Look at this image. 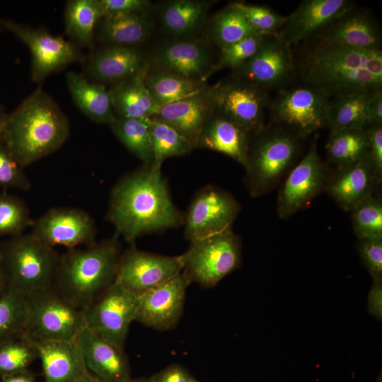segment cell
I'll return each mask as SVG.
<instances>
[{"instance_id":"57","label":"cell","mask_w":382,"mask_h":382,"mask_svg":"<svg viewBox=\"0 0 382 382\" xmlns=\"http://www.w3.org/2000/svg\"><path fill=\"white\" fill-rule=\"evenodd\" d=\"M375 382H382L381 374H380L376 378Z\"/></svg>"},{"instance_id":"11","label":"cell","mask_w":382,"mask_h":382,"mask_svg":"<svg viewBox=\"0 0 382 382\" xmlns=\"http://www.w3.org/2000/svg\"><path fill=\"white\" fill-rule=\"evenodd\" d=\"M234 71L236 79L267 92L288 86L297 72L291 47L277 33L265 35L257 52Z\"/></svg>"},{"instance_id":"28","label":"cell","mask_w":382,"mask_h":382,"mask_svg":"<svg viewBox=\"0 0 382 382\" xmlns=\"http://www.w3.org/2000/svg\"><path fill=\"white\" fill-rule=\"evenodd\" d=\"M149 69L146 64L135 76L115 83L109 90L113 110L117 117L144 119L153 117L159 110L145 83Z\"/></svg>"},{"instance_id":"18","label":"cell","mask_w":382,"mask_h":382,"mask_svg":"<svg viewBox=\"0 0 382 382\" xmlns=\"http://www.w3.org/2000/svg\"><path fill=\"white\" fill-rule=\"evenodd\" d=\"M354 7L350 0H305L285 16L279 37L290 47L317 36Z\"/></svg>"},{"instance_id":"21","label":"cell","mask_w":382,"mask_h":382,"mask_svg":"<svg viewBox=\"0 0 382 382\" xmlns=\"http://www.w3.org/2000/svg\"><path fill=\"white\" fill-rule=\"evenodd\" d=\"M76 342L86 370L100 382H120L130 377L128 357L123 349L86 327Z\"/></svg>"},{"instance_id":"54","label":"cell","mask_w":382,"mask_h":382,"mask_svg":"<svg viewBox=\"0 0 382 382\" xmlns=\"http://www.w3.org/2000/svg\"><path fill=\"white\" fill-rule=\"evenodd\" d=\"M75 382H100L96 378H95L92 374L87 371L81 377H80Z\"/></svg>"},{"instance_id":"25","label":"cell","mask_w":382,"mask_h":382,"mask_svg":"<svg viewBox=\"0 0 382 382\" xmlns=\"http://www.w3.org/2000/svg\"><path fill=\"white\" fill-rule=\"evenodd\" d=\"M32 341L45 382H75L88 371L76 340Z\"/></svg>"},{"instance_id":"17","label":"cell","mask_w":382,"mask_h":382,"mask_svg":"<svg viewBox=\"0 0 382 382\" xmlns=\"http://www.w3.org/2000/svg\"><path fill=\"white\" fill-rule=\"evenodd\" d=\"M269 104L267 91L238 79L215 86V112L248 134H257L264 128V112Z\"/></svg>"},{"instance_id":"58","label":"cell","mask_w":382,"mask_h":382,"mask_svg":"<svg viewBox=\"0 0 382 382\" xmlns=\"http://www.w3.org/2000/svg\"><path fill=\"white\" fill-rule=\"evenodd\" d=\"M191 382H198V381L195 379V380H194V381H192Z\"/></svg>"},{"instance_id":"34","label":"cell","mask_w":382,"mask_h":382,"mask_svg":"<svg viewBox=\"0 0 382 382\" xmlns=\"http://www.w3.org/2000/svg\"><path fill=\"white\" fill-rule=\"evenodd\" d=\"M208 2L195 0H173L161 8L160 17L166 30L178 39L196 30L206 15Z\"/></svg>"},{"instance_id":"24","label":"cell","mask_w":382,"mask_h":382,"mask_svg":"<svg viewBox=\"0 0 382 382\" xmlns=\"http://www.w3.org/2000/svg\"><path fill=\"white\" fill-rule=\"evenodd\" d=\"M315 37L354 48L381 51V34L377 21L368 11L355 7Z\"/></svg>"},{"instance_id":"22","label":"cell","mask_w":382,"mask_h":382,"mask_svg":"<svg viewBox=\"0 0 382 382\" xmlns=\"http://www.w3.org/2000/svg\"><path fill=\"white\" fill-rule=\"evenodd\" d=\"M155 61L157 69L204 81L215 66L207 45L196 38H180L166 44Z\"/></svg>"},{"instance_id":"53","label":"cell","mask_w":382,"mask_h":382,"mask_svg":"<svg viewBox=\"0 0 382 382\" xmlns=\"http://www.w3.org/2000/svg\"><path fill=\"white\" fill-rule=\"evenodd\" d=\"M0 241V296L6 291L8 283L3 265Z\"/></svg>"},{"instance_id":"29","label":"cell","mask_w":382,"mask_h":382,"mask_svg":"<svg viewBox=\"0 0 382 382\" xmlns=\"http://www.w3.org/2000/svg\"><path fill=\"white\" fill-rule=\"evenodd\" d=\"M66 81L75 105L89 119L108 125L114 121L116 115L104 85L91 83L83 74L72 71L66 73Z\"/></svg>"},{"instance_id":"55","label":"cell","mask_w":382,"mask_h":382,"mask_svg":"<svg viewBox=\"0 0 382 382\" xmlns=\"http://www.w3.org/2000/svg\"><path fill=\"white\" fill-rule=\"evenodd\" d=\"M6 115L7 114H5L0 109V141L1 142H2V137H3L4 128H5V125H6Z\"/></svg>"},{"instance_id":"6","label":"cell","mask_w":382,"mask_h":382,"mask_svg":"<svg viewBox=\"0 0 382 382\" xmlns=\"http://www.w3.org/2000/svg\"><path fill=\"white\" fill-rule=\"evenodd\" d=\"M249 149L244 176L245 185L253 197L272 190L292 164L299 149V137L288 129L278 126L264 128Z\"/></svg>"},{"instance_id":"2","label":"cell","mask_w":382,"mask_h":382,"mask_svg":"<svg viewBox=\"0 0 382 382\" xmlns=\"http://www.w3.org/2000/svg\"><path fill=\"white\" fill-rule=\"evenodd\" d=\"M107 218L115 233L132 244L145 233L177 228L184 223V214L173 204L161 171L145 166L115 185Z\"/></svg>"},{"instance_id":"52","label":"cell","mask_w":382,"mask_h":382,"mask_svg":"<svg viewBox=\"0 0 382 382\" xmlns=\"http://www.w3.org/2000/svg\"><path fill=\"white\" fill-rule=\"evenodd\" d=\"M1 382H37L35 375L28 369L9 376L1 378Z\"/></svg>"},{"instance_id":"48","label":"cell","mask_w":382,"mask_h":382,"mask_svg":"<svg viewBox=\"0 0 382 382\" xmlns=\"http://www.w3.org/2000/svg\"><path fill=\"white\" fill-rule=\"evenodd\" d=\"M103 16L142 11L150 1L147 0H99Z\"/></svg>"},{"instance_id":"45","label":"cell","mask_w":382,"mask_h":382,"mask_svg":"<svg viewBox=\"0 0 382 382\" xmlns=\"http://www.w3.org/2000/svg\"><path fill=\"white\" fill-rule=\"evenodd\" d=\"M30 182L23 168L10 154L2 143H0V187H14L27 190Z\"/></svg>"},{"instance_id":"27","label":"cell","mask_w":382,"mask_h":382,"mask_svg":"<svg viewBox=\"0 0 382 382\" xmlns=\"http://www.w3.org/2000/svg\"><path fill=\"white\" fill-rule=\"evenodd\" d=\"M141 52L127 46L112 45L93 54L86 64L91 78L117 83L135 76L146 64Z\"/></svg>"},{"instance_id":"41","label":"cell","mask_w":382,"mask_h":382,"mask_svg":"<svg viewBox=\"0 0 382 382\" xmlns=\"http://www.w3.org/2000/svg\"><path fill=\"white\" fill-rule=\"evenodd\" d=\"M350 212L357 240L382 238V201L380 198L371 195Z\"/></svg>"},{"instance_id":"38","label":"cell","mask_w":382,"mask_h":382,"mask_svg":"<svg viewBox=\"0 0 382 382\" xmlns=\"http://www.w3.org/2000/svg\"><path fill=\"white\" fill-rule=\"evenodd\" d=\"M255 34L260 33L250 26L243 14L233 4L220 11L213 18L209 27V37L220 49Z\"/></svg>"},{"instance_id":"46","label":"cell","mask_w":382,"mask_h":382,"mask_svg":"<svg viewBox=\"0 0 382 382\" xmlns=\"http://www.w3.org/2000/svg\"><path fill=\"white\" fill-rule=\"evenodd\" d=\"M357 250L371 277H382V238L359 239Z\"/></svg>"},{"instance_id":"3","label":"cell","mask_w":382,"mask_h":382,"mask_svg":"<svg viewBox=\"0 0 382 382\" xmlns=\"http://www.w3.org/2000/svg\"><path fill=\"white\" fill-rule=\"evenodd\" d=\"M69 134L67 117L39 87L7 114L2 144L23 168L58 150Z\"/></svg>"},{"instance_id":"59","label":"cell","mask_w":382,"mask_h":382,"mask_svg":"<svg viewBox=\"0 0 382 382\" xmlns=\"http://www.w3.org/2000/svg\"><path fill=\"white\" fill-rule=\"evenodd\" d=\"M0 30H1V25H0Z\"/></svg>"},{"instance_id":"47","label":"cell","mask_w":382,"mask_h":382,"mask_svg":"<svg viewBox=\"0 0 382 382\" xmlns=\"http://www.w3.org/2000/svg\"><path fill=\"white\" fill-rule=\"evenodd\" d=\"M366 130L368 156L380 182L382 177V124L369 125Z\"/></svg>"},{"instance_id":"60","label":"cell","mask_w":382,"mask_h":382,"mask_svg":"<svg viewBox=\"0 0 382 382\" xmlns=\"http://www.w3.org/2000/svg\"><path fill=\"white\" fill-rule=\"evenodd\" d=\"M0 143H2V142L0 141Z\"/></svg>"},{"instance_id":"43","label":"cell","mask_w":382,"mask_h":382,"mask_svg":"<svg viewBox=\"0 0 382 382\" xmlns=\"http://www.w3.org/2000/svg\"><path fill=\"white\" fill-rule=\"evenodd\" d=\"M233 4L243 14L250 26L260 34H275L284 23L285 16L266 6L241 2Z\"/></svg>"},{"instance_id":"42","label":"cell","mask_w":382,"mask_h":382,"mask_svg":"<svg viewBox=\"0 0 382 382\" xmlns=\"http://www.w3.org/2000/svg\"><path fill=\"white\" fill-rule=\"evenodd\" d=\"M33 221L21 199L6 192L0 193V238L23 234Z\"/></svg>"},{"instance_id":"20","label":"cell","mask_w":382,"mask_h":382,"mask_svg":"<svg viewBox=\"0 0 382 382\" xmlns=\"http://www.w3.org/2000/svg\"><path fill=\"white\" fill-rule=\"evenodd\" d=\"M214 111L215 87H205L190 96L161 107L151 118L173 128L195 148Z\"/></svg>"},{"instance_id":"23","label":"cell","mask_w":382,"mask_h":382,"mask_svg":"<svg viewBox=\"0 0 382 382\" xmlns=\"http://www.w3.org/2000/svg\"><path fill=\"white\" fill-rule=\"evenodd\" d=\"M378 184L379 180L367 155L356 163L337 168L329 174L324 190L340 208L350 212L373 195L375 187Z\"/></svg>"},{"instance_id":"8","label":"cell","mask_w":382,"mask_h":382,"mask_svg":"<svg viewBox=\"0 0 382 382\" xmlns=\"http://www.w3.org/2000/svg\"><path fill=\"white\" fill-rule=\"evenodd\" d=\"M181 257L190 283L211 287L240 267L241 242L230 228L191 243Z\"/></svg>"},{"instance_id":"40","label":"cell","mask_w":382,"mask_h":382,"mask_svg":"<svg viewBox=\"0 0 382 382\" xmlns=\"http://www.w3.org/2000/svg\"><path fill=\"white\" fill-rule=\"evenodd\" d=\"M37 358L33 341L25 335L0 343V378L28 370Z\"/></svg>"},{"instance_id":"19","label":"cell","mask_w":382,"mask_h":382,"mask_svg":"<svg viewBox=\"0 0 382 382\" xmlns=\"http://www.w3.org/2000/svg\"><path fill=\"white\" fill-rule=\"evenodd\" d=\"M190 284L182 272L139 295L136 320L158 330L174 328L182 316Z\"/></svg>"},{"instance_id":"16","label":"cell","mask_w":382,"mask_h":382,"mask_svg":"<svg viewBox=\"0 0 382 382\" xmlns=\"http://www.w3.org/2000/svg\"><path fill=\"white\" fill-rule=\"evenodd\" d=\"M32 233L48 246L62 245L69 249L96 243L97 229L93 218L76 208H52L33 220Z\"/></svg>"},{"instance_id":"39","label":"cell","mask_w":382,"mask_h":382,"mask_svg":"<svg viewBox=\"0 0 382 382\" xmlns=\"http://www.w3.org/2000/svg\"><path fill=\"white\" fill-rule=\"evenodd\" d=\"M26 295L8 286L0 296V343L24 335Z\"/></svg>"},{"instance_id":"9","label":"cell","mask_w":382,"mask_h":382,"mask_svg":"<svg viewBox=\"0 0 382 382\" xmlns=\"http://www.w3.org/2000/svg\"><path fill=\"white\" fill-rule=\"evenodd\" d=\"M330 97L323 91L301 83L279 90L270 103V116L277 125L305 137L325 127Z\"/></svg>"},{"instance_id":"35","label":"cell","mask_w":382,"mask_h":382,"mask_svg":"<svg viewBox=\"0 0 382 382\" xmlns=\"http://www.w3.org/2000/svg\"><path fill=\"white\" fill-rule=\"evenodd\" d=\"M366 128L330 133L325 144L328 160L337 168H341L356 163L366 157L368 155Z\"/></svg>"},{"instance_id":"4","label":"cell","mask_w":382,"mask_h":382,"mask_svg":"<svg viewBox=\"0 0 382 382\" xmlns=\"http://www.w3.org/2000/svg\"><path fill=\"white\" fill-rule=\"evenodd\" d=\"M120 236L60 255L54 289L76 307L85 309L115 280L120 257Z\"/></svg>"},{"instance_id":"1","label":"cell","mask_w":382,"mask_h":382,"mask_svg":"<svg viewBox=\"0 0 382 382\" xmlns=\"http://www.w3.org/2000/svg\"><path fill=\"white\" fill-rule=\"evenodd\" d=\"M295 60L302 83L330 98L382 90V51L361 50L320 38L302 42Z\"/></svg>"},{"instance_id":"10","label":"cell","mask_w":382,"mask_h":382,"mask_svg":"<svg viewBox=\"0 0 382 382\" xmlns=\"http://www.w3.org/2000/svg\"><path fill=\"white\" fill-rule=\"evenodd\" d=\"M139 295L115 282L83 309L86 326L123 349L131 323L136 320Z\"/></svg>"},{"instance_id":"30","label":"cell","mask_w":382,"mask_h":382,"mask_svg":"<svg viewBox=\"0 0 382 382\" xmlns=\"http://www.w3.org/2000/svg\"><path fill=\"white\" fill-rule=\"evenodd\" d=\"M371 95L353 93L330 98L325 110V126L330 133L365 129L369 125L367 103Z\"/></svg>"},{"instance_id":"32","label":"cell","mask_w":382,"mask_h":382,"mask_svg":"<svg viewBox=\"0 0 382 382\" xmlns=\"http://www.w3.org/2000/svg\"><path fill=\"white\" fill-rule=\"evenodd\" d=\"M145 83L159 108L190 96L206 87L204 81L187 79L159 69L152 71L149 69Z\"/></svg>"},{"instance_id":"51","label":"cell","mask_w":382,"mask_h":382,"mask_svg":"<svg viewBox=\"0 0 382 382\" xmlns=\"http://www.w3.org/2000/svg\"><path fill=\"white\" fill-rule=\"evenodd\" d=\"M367 113L369 125L382 124V90L369 96Z\"/></svg>"},{"instance_id":"31","label":"cell","mask_w":382,"mask_h":382,"mask_svg":"<svg viewBox=\"0 0 382 382\" xmlns=\"http://www.w3.org/2000/svg\"><path fill=\"white\" fill-rule=\"evenodd\" d=\"M100 20V37L112 45L131 47L150 34L151 23L143 11L106 16Z\"/></svg>"},{"instance_id":"33","label":"cell","mask_w":382,"mask_h":382,"mask_svg":"<svg viewBox=\"0 0 382 382\" xmlns=\"http://www.w3.org/2000/svg\"><path fill=\"white\" fill-rule=\"evenodd\" d=\"M103 17L99 0L68 1L64 12L66 33L82 47L93 46V30Z\"/></svg>"},{"instance_id":"7","label":"cell","mask_w":382,"mask_h":382,"mask_svg":"<svg viewBox=\"0 0 382 382\" xmlns=\"http://www.w3.org/2000/svg\"><path fill=\"white\" fill-rule=\"evenodd\" d=\"M86 327L83 311L53 286L26 295L24 335L30 340L75 341Z\"/></svg>"},{"instance_id":"12","label":"cell","mask_w":382,"mask_h":382,"mask_svg":"<svg viewBox=\"0 0 382 382\" xmlns=\"http://www.w3.org/2000/svg\"><path fill=\"white\" fill-rule=\"evenodd\" d=\"M240 211L228 192L207 185L197 192L184 215L185 238L191 243L230 229Z\"/></svg>"},{"instance_id":"37","label":"cell","mask_w":382,"mask_h":382,"mask_svg":"<svg viewBox=\"0 0 382 382\" xmlns=\"http://www.w3.org/2000/svg\"><path fill=\"white\" fill-rule=\"evenodd\" d=\"M146 122L153 147L151 170L161 171L162 163L167 158L187 154L195 148L187 139L164 122L151 117L146 118Z\"/></svg>"},{"instance_id":"13","label":"cell","mask_w":382,"mask_h":382,"mask_svg":"<svg viewBox=\"0 0 382 382\" xmlns=\"http://www.w3.org/2000/svg\"><path fill=\"white\" fill-rule=\"evenodd\" d=\"M1 28L10 31L29 48L31 79L42 83L50 74L73 62L83 60L77 47L60 36L35 29L11 20H0Z\"/></svg>"},{"instance_id":"26","label":"cell","mask_w":382,"mask_h":382,"mask_svg":"<svg viewBox=\"0 0 382 382\" xmlns=\"http://www.w3.org/2000/svg\"><path fill=\"white\" fill-rule=\"evenodd\" d=\"M197 147L224 154L246 166L249 154V134L228 117L213 113L203 128Z\"/></svg>"},{"instance_id":"49","label":"cell","mask_w":382,"mask_h":382,"mask_svg":"<svg viewBox=\"0 0 382 382\" xmlns=\"http://www.w3.org/2000/svg\"><path fill=\"white\" fill-rule=\"evenodd\" d=\"M150 382H191L195 378L178 364H172L149 378Z\"/></svg>"},{"instance_id":"36","label":"cell","mask_w":382,"mask_h":382,"mask_svg":"<svg viewBox=\"0 0 382 382\" xmlns=\"http://www.w3.org/2000/svg\"><path fill=\"white\" fill-rule=\"evenodd\" d=\"M110 126L121 143L142 161L143 166L151 167L153 161V147L146 118L134 119L116 116Z\"/></svg>"},{"instance_id":"5","label":"cell","mask_w":382,"mask_h":382,"mask_svg":"<svg viewBox=\"0 0 382 382\" xmlns=\"http://www.w3.org/2000/svg\"><path fill=\"white\" fill-rule=\"evenodd\" d=\"M8 286L25 295L53 285L60 255L32 233L1 243Z\"/></svg>"},{"instance_id":"14","label":"cell","mask_w":382,"mask_h":382,"mask_svg":"<svg viewBox=\"0 0 382 382\" xmlns=\"http://www.w3.org/2000/svg\"><path fill=\"white\" fill-rule=\"evenodd\" d=\"M328 176V168L313 144L289 172L279 191L278 216L287 219L306 208L325 190Z\"/></svg>"},{"instance_id":"44","label":"cell","mask_w":382,"mask_h":382,"mask_svg":"<svg viewBox=\"0 0 382 382\" xmlns=\"http://www.w3.org/2000/svg\"><path fill=\"white\" fill-rule=\"evenodd\" d=\"M265 35L255 34L245 37L239 42L221 49V54L214 71L221 68L241 66L249 59L260 47Z\"/></svg>"},{"instance_id":"15","label":"cell","mask_w":382,"mask_h":382,"mask_svg":"<svg viewBox=\"0 0 382 382\" xmlns=\"http://www.w3.org/2000/svg\"><path fill=\"white\" fill-rule=\"evenodd\" d=\"M183 269L181 255H159L132 247L120 255L115 280L141 295L180 274Z\"/></svg>"},{"instance_id":"50","label":"cell","mask_w":382,"mask_h":382,"mask_svg":"<svg viewBox=\"0 0 382 382\" xmlns=\"http://www.w3.org/2000/svg\"><path fill=\"white\" fill-rule=\"evenodd\" d=\"M368 294V312L377 320L382 319V277H373Z\"/></svg>"},{"instance_id":"56","label":"cell","mask_w":382,"mask_h":382,"mask_svg":"<svg viewBox=\"0 0 382 382\" xmlns=\"http://www.w3.org/2000/svg\"><path fill=\"white\" fill-rule=\"evenodd\" d=\"M120 382H150L149 378H132L131 377L122 381Z\"/></svg>"}]
</instances>
